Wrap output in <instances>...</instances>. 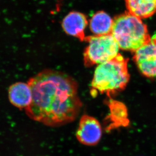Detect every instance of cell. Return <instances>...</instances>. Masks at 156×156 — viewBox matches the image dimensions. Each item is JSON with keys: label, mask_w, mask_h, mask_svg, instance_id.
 <instances>
[{"label": "cell", "mask_w": 156, "mask_h": 156, "mask_svg": "<svg viewBox=\"0 0 156 156\" xmlns=\"http://www.w3.org/2000/svg\"><path fill=\"white\" fill-rule=\"evenodd\" d=\"M33 94L25 109L31 119L56 127L73 122L83 103L78 95V83L65 72L44 69L27 81Z\"/></svg>", "instance_id": "6da1fadb"}, {"label": "cell", "mask_w": 156, "mask_h": 156, "mask_svg": "<svg viewBox=\"0 0 156 156\" xmlns=\"http://www.w3.org/2000/svg\"><path fill=\"white\" fill-rule=\"evenodd\" d=\"M102 136V127L99 121L89 115H83L76 133L77 140L85 146H94L100 142Z\"/></svg>", "instance_id": "8992f818"}, {"label": "cell", "mask_w": 156, "mask_h": 156, "mask_svg": "<svg viewBox=\"0 0 156 156\" xmlns=\"http://www.w3.org/2000/svg\"><path fill=\"white\" fill-rule=\"evenodd\" d=\"M128 13L144 19L156 13V0H125Z\"/></svg>", "instance_id": "9c48e42d"}, {"label": "cell", "mask_w": 156, "mask_h": 156, "mask_svg": "<svg viewBox=\"0 0 156 156\" xmlns=\"http://www.w3.org/2000/svg\"><path fill=\"white\" fill-rule=\"evenodd\" d=\"M111 35L120 48L133 52L151 40L146 24L128 12L114 18Z\"/></svg>", "instance_id": "3957f363"}, {"label": "cell", "mask_w": 156, "mask_h": 156, "mask_svg": "<svg viewBox=\"0 0 156 156\" xmlns=\"http://www.w3.org/2000/svg\"><path fill=\"white\" fill-rule=\"evenodd\" d=\"M128 59L120 54L114 59L98 65L91 83L90 93L112 95L125 89L129 80Z\"/></svg>", "instance_id": "7a4b0ae2"}, {"label": "cell", "mask_w": 156, "mask_h": 156, "mask_svg": "<svg viewBox=\"0 0 156 156\" xmlns=\"http://www.w3.org/2000/svg\"><path fill=\"white\" fill-rule=\"evenodd\" d=\"M133 61L143 75L156 78V35L149 43L134 52Z\"/></svg>", "instance_id": "5b68a950"}, {"label": "cell", "mask_w": 156, "mask_h": 156, "mask_svg": "<svg viewBox=\"0 0 156 156\" xmlns=\"http://www.w3.org/2000/svg\"><path fill=\"white\" fill-rule=\"evenodd\" d=\"M88 45L83 53V62L86 67L100 65L116 58L119 53V47L111 34L86 37Z\"/></svg>", "instance_id": "277c9868"}, {"label": "cell", "mask_w": 156, "mask_h": 156, "mask_svg": "<svg viewBox=\"0 0 156 156\" xmlns=\"http://www.w3.org/2000/svg\"><path fill=\"white\" fill-rule=\"evenodd\" d=\"M113 25V19L103 11L94 14L90 19V28L96 35H107L111 34Z\"/></svg>", "instance_id": "30bf717a"}, {"label": "cell", "mask_w": 156, "mask_h": 156, "mask_svg": "<svg viewBox=\"0 0 156 156\" xmlns=\"http://www.w3.org/2000/svg\"><path fill=\"white\" fill-rule=\"evenodd\" d=\"M88 24L86 15L77 11H72L64 18L62 27L68 35L75 37L81 42L85 41V30Z\"/></svg>", "instance_id": "52a82bcc"}, {"label": "cell", "mask_w": 156, "mask_h": 156, "mask_svg": "<svg viewBox=\"0 0 156 156\" xmlns=\"http://www.w3.org/2000/svg\"><path fill=\"white\" fill-rule=\"evenodd\" d=\"M8 96L11 103L19 109L25 110L31 103L32 91L28 83L17 82L9 87Z\"/></svg>", "instance_id": "ba28073f"}]
</instances>
